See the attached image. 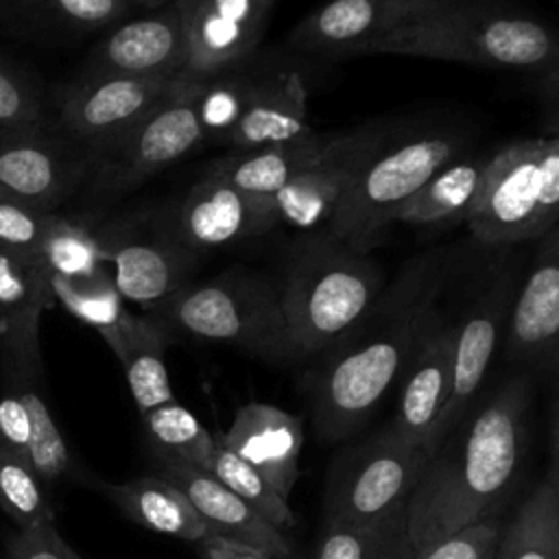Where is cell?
<instances>
[{
	"mask_svg": "<svg viewBox=\"0 0 559 559\" xmlns=\"http://www.w3.org/2000/svg\"><path fill=\"white\" fill-rule=\"evenodd\" d=\"M456 258L448 247L411 258L358 323L323 352L310 384L312 419L323 441H343L371 417L400 378L426 312L456 273Z\"/></svg>",
	"mask_w": 559,
	"mask_h": 559,
	"instance_id": "obj_1",
	"label": "cell"
},
{
	"mask_svg": "<svg viewBox=\"0 0 559 559\" xmlns=\"http://www.w3.org/2000/svg\"><path fill=\"white\" fill-rule=\"evenodd\" d=\"M531 395V373L518 371L474 413H465L426 459L406 500V535L413 552L493 518L526 452Z\"/></svg>",
	"mask_w": 559,
	"mask_h": 559,
	"instance_id": "obj_2",
	"label": "cell"
},
{
	"mask_svg": "<svg viewBox=\"0 0 559 559\" xmlns=\"http://www.w3.org/2000/svg\"><path fill=\"white\" fill-rule=\"evenodd\" d=\"M354 55H404L485 68L557 70V37L537 15L493 0H448Z\"/></svg>",
	"mask_w": 559,
	"mask_h": 559,
	"instance_id": "obj_3",
	"label": "cell"
},
{
	"mask_svg": "<svg viewBox=\"0 0 559 559\" xmlns=\"http://www.w3.org/2000/svg\"><path fill=\"white\" fill-rule=\"evenodd\" d=\"M384 288L380 264L328 231L299 240L277 284L295 360L328 352Z\"/></svg>",
	"mask_w": 559,
	"mask_h": 559,
	"instance_id": "obj_4",
	"label": "cell"
},
{
	"mask_svg": "<svg viewBox=\"0 0 559 559\" xmlns=\"http://www.w3.org/2000/svg\"><path fill=\"white\" fill-rule=\"evenodd\" d=\"M146 314L173 336L231 345L273 362L295 360L277 284L251 269H229L212 280L186 284Z\"/></svg>",
	"mask_w": 559,
	"mask_h": 559,
	"instance_id": "obj_5",
	"label": "cell"
},
{
	"mask_svg": "<svg viewBox=\"0 0 559 559\" xmlns=\"http://www.w3.org/2000/svg\"><path fill=\"white\" fill-rule=\"evenodd\" d=\"M559 218V138L513 140L491 155L485 186L465 218L489 247L548 234Z\"/></svg>",
	"mask_w": 559,
	"mask_h": 559,
	"instance_id": "obj_6",
	"label": "cell"
},
{
	"mask_svg": "<svg viewBox=\"0 0 559 559\" xmlns=\"http://www.w3.org/2000/svg\"><path fill=\"white\" fill-rule=\"evenodd\" d=\"M459 151V138L452 133L417 135L393 148L384 144L334 205L328 234L369 253L395 223L400 207Z\"/></svg>",
	"mask_w": 559,
	"mask_h": 559,
	"instance_id": "obj_7",
	"label": "cell"
},
{
	"mask_svg": "<svg viewBox=\"0 0 559 559\" xmlns=\"http://www.w3.org/2000/svg\"><path fill=\"white\" fill-rule=\"evenodd\" d=\"M426 459L391 426L345 448L328 469L323 526H373L406 511Z\"/></svg>",
	"mask_w": 559,
	"mask_h": 559,
	"instance_id": "obj_8",
	"label": "cell"
},
{
	"mask_svg": "<svg viewBox=\"0 0 559 559\" xmlns=\"http://www.w3.org/2000/svg\"><path fill=\"white\" fill-rule=\"evenodd\" d=\"M203 76L183 72L173 90L109 151L92 159L98 188L127 190L194 151L205 138L197 118Z\"/></svg>",
	"mask_w": 559,
	"mask_h": 559,
	"instance_id": "obj_9",
	"label": "cell"
},
{
	"mask_svg": "<svg viewBox=\"0 0 559 559\" xmlns=\"http://www.w3.org/2000/svg\"><path fill=\"white\" fill-rule=\"evenodd\" d=\"M179 76H81L57 98L55 129L94 159L116 146L173 90Z\"/></svg>",
	"mask_w": 559,
	"mask_h": 559,
	"instance_id": "obj_10",
	"label": "cell"
},
{
	"mask_svg": "<svg viewBox=\"0 0 559 559\" xmlns=\"http://www.w3.org/2000/svg\"><path fill=\"white\" fill-rule=\"evenodd\" d=\"M92 157L48 122L0 124V194L41 212L63 203Z\"/></svg>",
	"mask_w": 559,
	"mask_h": 559,
	"instance_id": "obj_11",
	"label": "cell"
},
{
	"mask_svg": "<svg viewBox=\"0 0 559 559\" xmlns=\"http://www.w3.org/2000/svg\"><path fill=\"white\" fill-rule=\"evenodd\" d=\"M386 140L389 131L380 124L321 133L319 146L275 197L277 221L297 229L328 223L338 199Z\"/></svg>",
	"mask_w": 559,
	"mask_h": 559,
	"instance_id": "obj_12",
	"label": "cell"
},
{
	"mask_svg": "<svg viewBox=\"0 0 559 559\" xmlns=\"http://www.w3.org/2000/svg\"><path fill=\"white\" fill-rule=\"evenodd\" d=\"M513 295V269L502 266L485 282L483 290L474 295L461 319L454 323L452 384L430 437V454L456 428L463 415L469 413V404L474 402L493 358Z\"/></svg>",
	"mask_w": 559,
	"mask_h": 559,
	"instance_id": "obj_13",
	"label": "cell"
},
{
	"mask_svg": "<svg viewBox=\"0 0 559 559\" xmlns=\"http://www.w3.org/2000/svg\"><path fill=\"white\" fill-rule=\"evenodd\" d=\"M454 323L432 306L400 371L402 389L389 426L430 454V437L452 384Z\"/></svg>",
	"mask_w": 559,
	"mask_h": 559,
	"instance_id": "obj_14",
	"label": "cell"
},
{
	"mask_svg": "<svg viewBox=\"0 0 559 559\" xmlns=\"http://www.w3.org/2000/svg\"><path fill=\"white\" fill-rule=\"evenodd\" d=\"M559 229L542 236L504 319V360L524 371H555L559 356Z\"/></svg>",
	"mask_w": 559,
	"mask_h": 559,
	"instance_id": "obj_15",
	"label": "cell"
},
{
	"mask_svg": "<svg viewBox=\"0 0 559 559\" xmlns=\"http://www.w3.org/2000/svg\"><path fill=\"white\" fill-rule=\"evenodd\" d=\"M275 0H173L192 76H214L260 44Z\"/></svg>",
	"mask_w": 559,
	"mask_h": 559,
	"instance_id": "obj_16",
	"label": "cell"
},
{
	"mask_svg": "<svg viewBox=\"0 0 559 559\" xmlns=\"http://www.w3.org/2000/svg\"><path fill=\"white\" fill-rule=\"evenodd\" d=\"M50 273L35 255L0 251V354L7 376H41L39 323L52 304Z\"/></svg>",
	"mask_w": 559,
	"mask_h": 559,
	"instance_id": "obj_17",
	"label": "cell"
},
{
	"mask_svg": "<svg viewBox=\"0 0 559 559\" xmlns=\"http://www.w3.org/2000/svg\"><path fill=\"white\" fill-rule=\"evenodd\" d=\"M275 223L273 203L253 199L207 170L179 207L177 242L188 251L216 249L262 234Z\"/></svg>",
	"mask_w": 559,
	"mask_h": 559,
	"instance_id": "obj_18",
	"label": "cell"
},
{
	"mask_svg": "<svg viewBox=\"0 0 559 559\" xmlns=\"http://www.w3.org/2000/svg\"><path fill=\"white\" fill-rule=\"evenodd\" d=\"M448 0H332L308 13L288 35V44L312 52L354 55L408 20Z\"/></svg>",
	"mask_w": 559,
	"mask_h": 559,
	"instance_id": "obj_19",
	"label": "cell"
},
{
	"mask_svg": "<svg viewBox=\"0 0 559 559\" xmlns=\"http://www.w3.org/2000/svg\"><path fill=\"white\" fill-rule=\"evenodd\" d=\"M188 66V48L175 7L116 26L96 44L83 76H179Z\"/></svg>",
	"mask_w": 559,
	"mask_h": 559,
	"instance_id": "obj_20",
	"label": "cell"
},
{
	"mask_svg": "<svg viewBox=\"0 0 559 559\" xmlns=\"http://www.w3.org/2000/svg\"><path fill=\"white\" fill-rule=\"evenodd\" d=\"M221 441L249 463L282 498L288 500L299 478L304 421L275 404L247 402L236 408Z\"/></svg>",
	"mask_w": 559,
	"mask_h": 559,
	"instance_id": "obj_21",
	"label": "cell"
},
{
	"mask_svg": "<svg viewBox=\"0 0 559 559\" xmlns=\"http://www.w3.org/2000/svg\"><path fill=\"white\" fill-rule=\"evenodd\" d=\"M157 461V474L173 483L190 500L207 533L253 546L275 559H290L293 548L286 535L262 520L236 493L221 485L212 474L177 461Z\"/></svg>",
	"mask_w": 559,
	"mask_h": 559,
	"instance_id": "obj_22",
	"label": "cell"
},
{
	"mask_svg": "<svg viewBox=\"0 0 559 559\" xmlns=\"http://www.w3.org/2000/svg\"><path fill=\"white\" fill-rule=\"evenodd\" d=\"M312 133L306 85L299 74L288 72L253 83L251 98L225 140L236 151H253L297 142Z\"/></svg>",
	"mask_w": 559,
	"mask_h": 559,
	"instance_id": "obj_23",
	"label": "cell"
},
{
	"mask_svg": "<svg viewBox=\"0 0 559 559\" xmlns=\"http://www.w3.org/2000/svg\"><path fill=\"white\" fill-rule=\"evenodd\" d=\"M100 336L122 365L140 417L177 400L164 360L175 336L164 325L148 314L135 317L127 312L114 328L100 332Z\"/></svg>",
	"mask_w": 559,
	"mask_h": 559,
	"instance_id": "obj_24",
	"label": "cell"
},
{
	"mask_svg": "<svg viewBox=\"0 0 559 559\" xmlns=\"http://www.w3.org/2000/svg\"><path fill=\"white\" fill-rule=\"evenodd\" d=\"M105 249L120 297L140 304L146 312L190 284V251L179 242H105Z\"/></svg>",
	"mask_w": 559,
	"mask_h": 559,
	"instance_id": "obj_25",
	"label": "cell"
},
{
	"mask_svg": "<svg viewBox=\"0 0 559 559\" xmlns=\"http://www.w3.org/2000/svg\"><path fill=\"white\" fill-rule=\"evenodd\" d=\"M98 489L135 524L177 537L181 542H199L207 535V526L173 483L162 478L159 474L153 476H138L120 485L98 483Z\"/></svg>",
	"mask_w": 559,
	"mask_h": 559,
	"instance_id": "obj_26",
	"label": "cell"
},
{
	"mask_svg": "<svg viewBox=\"0 0 559 559\" xmlns=\"http://www.w3.org/2000/svg\"><path fill=\"white\" fill-rule=\"evenodd\" d=\"M489 157H452L395 214L411 225H435L467 218L485 186Z\"/></svg>",
	"mask_w": 559,
	"mask_h": 559,
	"instance_id": "obj_27",
	"label": "cell"
},
{
	"mask_svg": "<svg viewBox=\"0 0 559 559\" xmlns=\"http://www.w3.org/2000/svg\"><path fill=\"white\" fill-rule=\"evenodd\" d=\"M321 133H312L304 140L253 148V151H234L231 155L214 162L207 170L240 192L273 203L284 186L293 179L297 168L312 155L319 146Z\"/></svg>",
	"mask_w": 559,
	"mask_h": 559,
	"instance_id": "obj_28",
	"label": "cell"
},
{
	"mask_svg": "<svg viewBox=\"0 0 559 559\" xmlns=\"http://www.w3.org/2000/svg\"><path fill=\"white\" fill-rule=\"evenodd\" d=\"M493 559H559V483L555 454L548 476L537 483L507 526Z\"/></svg>",
	"mask_w": 559,
	"mask_h": 559,
	"instance_id": "obj_29",
	"label": "cell"
},
{
	"mask_svg": "<svg viewBox=\"0 0 559 559\" xmlns=\"http://www.w3.org/2000/svg\"><path fill=\"white\" fill-rule=\"evenodd\" d=\"M142 426L155 459L186 463L207 472L214 435L177 400L142 415Z\"/></svg>",
	"mask_w": 559,
	"mask_h": 559,
	"instance_id": "obj_30",
	"label": "cell"
},
{
	"mask_svg": "<svg viewBox=\"0 0 559 559\" xmlns=\"http://www.w3.org/2000/svg\"><path fill=\"white\" fill-rule=\"evenodd\" d=\"M20 389V395L26 404L31 419V437H28V465L44 487L55 485L74 476V463L70 448L55 424L46 397L39 391L41 376H7Z\"/></svg>",
	"mask_w": 559,
	"mask_h": 559,
	"instance_id": "obj_31",
	"label": "cell"
},
{
	"mask_svg": "<svg viewBox=\"0 0 559 559\" xmlns=\"http://www.w3.org/2000/svg\"><path fill=\"white\" fill-rule=\"evenodd\" d=\"M207 474H212L221 485H225L231 493H236L247 507H251L262 520H266L275 528L282 531L295 526L297 518L288 507V500L282 498L249 463L234 454L221 441L218 432H214Z\"/></svg>",
	"mask_w": 559,
	"mask_h": 559,
	"instance_id": "obj_32",
	"label": "cell"
},
{
	"mask_svg": "<svg viewBox=\"0 0 559 559\" xmlns=\"http://www.w3.org/2000/svg\"><path fill=\"white\" fill-rule=\"evenodd\" d=\"M50 290L74 319L98 334L114 328L129 312L107 266L79 277L50 275Z\"/></svg>",
	"mask_w": 559,
	"mask_h": 559,
	"instance_id": "obj_33",
	"label": "cell"
},
{
	"mask_svg": "<svg viewBox=\"0 0 559 559\" xmlns=\"http://www.w3.org/2000/svg\"><path fill=\"white\" fill-rule=\"evenodd\" d=\"M105 253V240L94 231L61 214H52L37 258L50 275L79 277L103 269L107 262Z\"/></svg>",
	"mask_w": 559,
	"mask_h": 559,
	"instance_id": "obj_34",
	"label": "cell"
},
{
	"mask_svg": "<svg viewBox=\"0 0 559 559\" xmlns=\"http://www.w3.org/2000/svg\"><path fill=\"white\" fill-rule=\"evenodd\" d=\"M0 507L17 528L52 524L55 513L46 487L33 467L11 450L0 445Z\"/></svg>",
	"mask_w": 559,
	"mask_h": 559,
	"instance_id": "obj_35",
	"label": "cell"
},
{
	"mask_svg": "<svg viewBox=\"0 0 559 559\" xmlns=\"http://www.w3.org/2000/svg\"><path fill=\"white\" fill-rule=\"evenodd\" d=\"M24 13L70 28H105L127 17L133 7L124 0H9Z\"/></svg>",
	"mask_w": 559,
	"mask_h": 559,
	"instance_id": "obj_36",
	"label": "cell"
},
{
	"mask_svg": "<svg viewBox=\"0 0 559 559\" xmlns=\"http://www.w3.org/2000/svg\"><path fill=\"white\" fill-rule=\"evenodd\" d=\"M255 81L245 79H214L203 76V85L197 98V118L207 135H221L223 140L240 120Z\"/></svg>",
	"mask_w": 559,
	"mask_h": 559,
	"instance_id": "obj_37",
	"label": "cell"
},
{
	"mask_svg": "<svg viewBox=\"0 0 559 559\" xmlns=\"http://www.w3.org/2000/svg\"><path fill=\"white\" fill-rule=\"evenodd\" d=\"M404 526L406 511L373 526H323L308 559H369Z\"/></svg>",
	"mask_w": 559,
	"mask_h": 559,
	"instance_id": "obj_38",
	"label": "cell"
},
{
	"mask_svg": "<svg viewBox=\"0 0 559 559\" xmlns=\"http://www.w3.org/2000/svg\"><path fill=\"white\" fill-rule=\"evenodd\" d=\"M39 122H46V111L37 83L24 68L0 55V124Z\"/></svg>",
	"mask_w": 559,
	"mask_h": 559,
	"instance_id": "obj_39",
	"label": "cell"
},
{
	"mask_svg": "<svg viewBox=\"0 0 559 559\" xmlns=\"http://www.w3.org/2000/svg\"><path fill=\"white\" fill-rule=\"evenodd\" d=\"M52 214L0 194V251L37 258Z\"/></svg>",
	"mask_w": 559,
	"mask_h": 559,
	"instance_id": "obj_40",
	"label": "cell"
},
{
	"mask_svg": "<svg viewBox=\"0 0 559 559\" xmlns=\"http://www.w3.org/2000/svg\"><path fill=\"white\" fill-rule=\"evenodd\" d=\"M500 531L502 524L496 518H487L413 552V559H493Z\"/></svg>",
	"mask_w": 559,
	"mask_h": 559,
	"instance_id": "obj_41",
	"label": "cell"
},
{
	"mask_svg": "<svg viewBox=\"0 0 559 559\" xmlns=\"http://www.w3.org/2000/svg\"><path fill=\"white\" fill-rule=\"evenodd\" d=\"M28 437L31 419L20 389L11 378L0 393V445L22 456L28 463Z\"/></svg>",
	"mask_w": 559,
	"mask_h": 559,
	"instance_id": "obj_42",
	"label": "cell"
},
{
	"mask_svg": "<svg viewBox=\"0 0 559 559\" xmlns=\"http://www.w3.org/2000/svg\"><path fill=\"white\" fill-rule=\"evenodd\" d=\"M55 522L15 528L7 537V559H63L55 544Z\"/></svg>",
	"mask_w": 559,
	"mask_h": 559,
	"instance_id": "obj_43",
	"label": "cell"
},
{
	"mask_svg": "<svg viewBox=\"0 0 559 559\" xmlns=\"http://www.w3.org/2000/svg\"><path fill=\"white\" fill-rule=\"evenodd\" d=\"M201 559H275L253 546H247L236 539H227L216 533L203 535L199 542L192 544Z\"/></svg>",
	"mask_w": 559,
	"mask_h": 559,
	"instance_id": "obj_44",
	"label": "cell"
},
{
	"mask_svg": "<svg viewBox=\"0 0 559 559\" xmlns=\"http://www.w3.org/2000/svg\"><path fill=\"white\" fill-rule=\"evenodd\" d=\"M369 559H413V546L406 535V526L386 539Z\"/></svg>",
	"mask_w": 559,
	"mask_h": 559,
	"instance_id": "obj_45",
	"label": "cell"
},
{
	"mask_svg": "<svg viewBox=\"0 0 559 559\" xmlns=\"http://www.w3.org/2000/svg\"><path fill=\"white\" fill-rule=\"evenodd\" d=\"M55 544H57V548H59V552H61L63 559H83V557L59 535V531L55 533Z\"/></svg>",
	"mask_w": 559,
	"mask_h": 559,
	"instance_id": "obj_46",
	"label": "cell"
},
{
	"mask_svg": "<svg viewBox=\"0 0 559 559\" xmlns=\"http://www.w3.org/2000/svg\"><path fill=\"white\" fill-rule=\"evenodd\" d=\"M127 4H131L133 9H144V11H157L162 9L168 0H124Z\"/></svg>",
	"mask_w": 559,
	"mask_h": 559,
	"instance_id": "obj_47",
	"label": "cell"
}]
</instances>
